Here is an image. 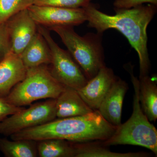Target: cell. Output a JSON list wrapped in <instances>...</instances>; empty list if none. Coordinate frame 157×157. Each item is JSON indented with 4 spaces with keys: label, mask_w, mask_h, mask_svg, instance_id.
<instances>
[{
    "label": "cell",
    "mask_w": 157,
    "mask_h": 157,
    "mask_svg": "<svg viewBox=\"0 0 157 157\" xmlns=\"http://www.w3.org/2000/svg\"><path fill=\"white\" fill-rule=\"evenodd\" d=\"M11 52V43L6 21L0 24V62Z\"/></svg>",
    "instance_id": "cell-21"
},
{
    "label": "cell",
    "mask_w": 157,
    "mask_h": 157,
    "mask_svg": "<svg viewBox=\"0 0 157 157\" xmlns=\"http://www.w3.org/2000/svg\"><path fill=\"white\" fill-rule=\"evenodd\" d=\"M91 0H34L33 5L51 6L67 9L84 8L90 3Z\"/></svg>",
    "instance_id": "cell-20"
},
{
    "label": "cell",
    "mask_w": 157,
    "mask_h": 157,
    "mask_svg": "<svg viewBox=\"0 0 157 157\" xmlns=\"http://www.w3.org/2000/svg\"><path fill=\"white\" fill-rule=\"evenodd\" d=\"M74 157H145L149 155L144 152L117 153L111 151L101 140L80 143L72 142Z\"/></svg>",
    "instance_id": "cell-16"
},
{
    "label": "cell",
    "mask_w": 157,
    "mask_h": 157,
    "mask_svg": "<svg viewBox=\"0 0 157 157\" xmlns=\"http://www.w3.org/2000/svg\"><path fill=\"white\" fill-rule=\"evenodd\" d=\"M24 108L12 105L7 102L5 98L0 97V124L9 116L19 112Z\"/></svg>",
    "instance_id": "cell-22"
},
{
    "label": "cell",
    "mask_w": 157,
    "mask_h": 157,
    "mask_svg": "<svg viewBox=\"0 0 157 157\" xmlns=\"http://www.w3.org/2000/svg\"><path fill=\"white\" fill-rule=\"evenodd\" d=\"M34 0H0V24L33 5Z\"/></svg>",
    "instance_id": "cell-19"
},
{
    "label": "cell",
    "mask_w": 157,
    "mask_h": 157,
    "mask_svg": "<svg viewBox=\"0 0 157 157\" xmlns=\"http://www.w3.org/2000/svg\"><path fill=\"white\" fill-rule=\"evenodd\" d=\"M56 101V116L59 118L81 116L94 111L86 104L76 90L67 86Z\"/></svg>",
    "instance_id": "cell-13"
},
{
    "label": "cell",
    "mask_w": 157,
    "mask_h": 157,
    "mask_svg": "<svg viewBox=\"0 0 157 157\" xmlns=\"http://www.w3.org/2000/svg\"><path fill=\"white\" fill-rule=\"evenodd\" d=\"M134 89L133 110L126 122L117 128L108 139L101 143L107 147L117 145H137L150 150L157 155V130L141 109L139 98L138 79L133 73L132 65H127Z\"/></svg>",
    "instance_id": "cell-3"
},
{
    "label": "cell",
    "mask_w": 157,
    "mask_h": 157,
    "mask_svg": "<svg viewBox=\"0 0 157 157\" xmlns=\"http://www.w3.org/2000/svg\"><path fill=\"white\" fill-rule=\"evenodd\" d=\"M28 10L37 25L48 29L55 26H78L86 21L83 8L67 9L33 5Z\"/></svg>",
    "instance_id": "cell-8"
},
{
    "label": "cell",
    "mask_w": 157,
    "mask_h": 157,
    "mask_svg": "<svg viewBox=\"0 0 157 157\" xmlns=\"http://www.w3.org/2000/svg\"><path fill=\"white\" fill-rule=\"evenodd\" d=\"M0 151L6 157H36V141L27 139L10 140L0 137Z\"/></svg>",
    "instance_id": "cell-17"
},
{
    "label": "cell",
    "mask_w": 157,
    "mask_h": 157,
    "mask_svg": "<svg viewBox=\"0 0 157 157\" xmlns=\"http://www.w3.org/2000/svg\"><path fill=\"white\" fill-rule=\"evenodd\" d=\"M117 128L105 120L98 110L81 116L59 118L25 129L10 136L11 140L34 141L61 139L80 143L108 139Z\"/></svg>",
    "instance_id": "cell-2"
},
{
    "label": "cell",
    "mask_w": 157,
    "mask_h": 157,
    "mask_svg": "<svg viewBox=\"0 0 157 157\" xmlns=\"http://www.w3.org/2000/svg\"><path fill=\"white\" fill-rule=\"evenodd\" d=\"M116 78L112 69L106 66L77 92L91 109L98 110Z\"/></svg>",
    "instance_id": "cell-10"
},
{
    "label": "cell",
    "mask_w": 157,
    "mask_h": 157,
    "mask_svg": "<svg viewBox=\"0 0 157 157\" xmlns=\"http://www.w3.org/2000/svg\"><path fill=\"white\" fill-rule=\"evenodd\" d=\"M20 56L27 69L42 65H49L52 59L51 52L48 44L38 32Z\"/></svg>",
    "instance_id": "cell-14"
},
{
    "label": "cell",
    "mask_w": 157,
    "mask_h": 157,
    "mask_svg": "<svg viewBox=\"0 0 157 157\" xmlns=\"http://www.w3.org/2000/svg\"><path fill=\"white\" fill-rule=\"evenodd\" d=\"M49 30L58 34L88 80L106 67L102 44L103 33H88L81 36L70 26H55Z\"/></svg>",
    "instance_id": "cell-4"
},
{
    "label": "cell",
    "mask_w": 157,
    "mask_h": 157,
    "mask_svg": "<svg viewBox=\"0 0 157 157\" xmlns=\"http://www.w3.org/2000/svg\"><path fill=\"white\" fill-rule=\"evenodd\" d=\"M139 98L141 109L150 121L157 118L156 82L148 75L139 77Z\"/></svg>",
    "instance_id": "cell-15"
},
{
    "label": "cell",
    "mask_w": 157,
    "mask_h": 157,
    "mask_svg": "<svg viewBox=\"0 0 157 157\" xmlns=\"http://www.w3.org/2000/svg\"><path fill=\"white\" fill-rule=\"evenodd\" d=\"M65 87L52 76L47 65H42L27 69L24 78L5 98L10 104L22 107L41 99H56Z\"/></svg>",
    "instance_id": "cell-5"
},
{
    "label": "cell",
    "mask_w": 157,
    "mask_h": 157,
    "mask_svg": "<svg viewBox=\"0 0 157 157\" xmlns=\"http://www.w3.org/2000/svg\"><path fill=\"white\" fill-rule=\"evenodd\" d=\"M11 43V52L20 56L38 32L37 25L28 9L20 11L6 21Z\"/></svg>",
    "instance_id": "cell-9"
},
{
    "label": "cell",
    "mask_w": 157,
    "mask_h": 157,
    "mask_svg": "<svg viewBox=\"0 0 157 157\" xmlns=\"http://www.w3.org/2000/svg\"><path fill=\"white\" fill-rule=\"evenodd\" d=\"M88 21V26L103 33L109 29L119 31L136 51L139 59V77L148 75L150 61L147 48V28L156 13V6L149 4L129 9H115L116 14L109 15L98 10L90 3L83 8Z\"/></svg>",
    "instance_id": "cell-1"
},
{
    "label": "cell",
    "mask_w": 157,
    "mask_h": 157,
    "mask_svg": "<svg viewBox=\"0 0 157 157\" xmlns=\"http://www.w3.org/2000/svg\"><path fill=\"white\" fill-rule=\"evenodd\" d=\"M37 30L50 48L52 59L48 69L52 76L65 86L76 90L83 87L88 80L69 51L59 47L52 38L48 28L37 25Z\"/></svg>",
    "instance_id": "cell-6"
},
{
    "label": "cell",
    "mask_w": 157,
    "mask_h": 157,
    "mask_svg": "<svg viewBox=\"0 0 157 157\" xmlns=\"http://www.w3.org/2000/svg\"><path fill=\"white\" fill-rule=\"evenodd\" d=\"M128 90V83L116 76L98 109L104 119L116 128L121 124L123 104Z\"/></svg>",
    "instance_id": "cell-11"
},
{
    "label": "cell",
    "mask_w": 157,
    "mask_h": 157,
    "mask_svg": "<svg viewBox=\"0 0 157 157\" xmlns=\"http://www.w3.org/2000/svg\"><path fill=\"white\" fill-rule=\"evenodd\" d=\"M26 72L20 56L12 52L9 54L0 62V97L6 98L24 78Z\"/></svg>",
    "instance_id": "cell-12"
},
{
    "label": "cell",
    "mask_w": 157,
    "mask_h": 157,
    "mask_svg": "<svg viewBox=\"0 0 157 157\" xmlns=\"http://www.w3.org/2000/svg\"><path fill=\"white\" fill-rule=\"evenodd\" d=\"M38 155L41 157H74L72 142L61 139H48L38 141Z\"/></svg>",
    "instance_id": "cell-18"
},
{
    "label": "cell",
    "mask_w": 157,
    "mask_h": 157,
    "mask_svg": "<svg viewBox=\"0 0 157 157\" xmlns=\"http://www.w3.org/2000/svg\"><path fill=\"white\" fill-rule=\"evenodd\" d=\"M145 3L157 6V0H115L113 5L115 9H129Z\"/></svg>",
    "instance_id": "cell-23"
},
{
    "label": "cell",
    "mask_w": 157,
    "mask_h": 157,
    "mask_svg": "<svg viewBox=\"0 0 157 157\" xmlns=\"http://www.w3.org/2000/svg\"><path fill=\"white\" fill-rule=\"evenodd\" d=\"M56 99H50L9 116L0 124V134L10 136L54 120L56 117Z\"/></svg>",
    "instance_id": "cell-7"
}]
</instances>
